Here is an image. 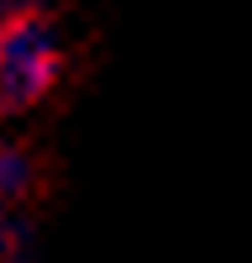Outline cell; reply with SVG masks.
Here are the masks:
<instances>
[{
  "mask_svg": "<svg viewBox=\"0 0 252 263\" xmlns=\"http://www.w3.org/2000/svg\"><path fill=\"white\" fill-rule=\"evenodd\" d=\"M63 79V42L48 16H21L0 27V111H37Z\"/></svg>",
  "mask_w": 252,
  "mask_h": 263,
  "instance_id": "6da1fadb",
  "label": "cell"
},
{
  "mask_svg": "<svg viewBox=\"0 0 252 263\" xmlns=\"http://www.w3.org/2000/svg\"><path fill=\"white\" fill-rule=\"evenodd\" d=\"M32 190H37L32 153L16 147V142H0V248L21 232V216L32 205Z\"/></svg>",
  "mask_w": 252,
  "mask_h": 263,
  "instance_id": "7a4b0ae2",
  "label": "cell"
},
{
  "mask_svg": "<svg viewBox=\"0 0 252 263\" xmlns=\"http://www.w3.org/2000/svg\"><path fill=\"white\" fill-rule=\"evenodd\" d=\"M21 16H42V0H0V27H11Z\"/></svg>",
  "mask_w": 252,
  "mask_h": 263,
  "instance_id": "3957f363",
  "label": "cell"
}]
</instances>
